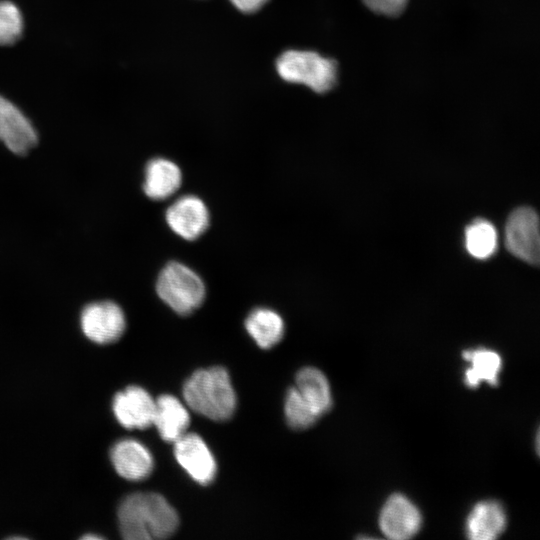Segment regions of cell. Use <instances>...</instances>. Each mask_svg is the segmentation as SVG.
<instances>
[{"label":"cell","instance_id":"obj_1","mask_svg":"<svg viewBox=\"0 0 540 540\" xmlns=\"http://www.w3.org/2000/svg\"><path fill=\"white\" fill-rule=\"evenodd\" d=\"M118 520L121 535L127 540L168 538L179 525L175 509L156 493H135L125 498Z\"/></svg>","mask_w":540,"mask_h":540},{"label":"cell","instance_id":"obj_2","mask_svg":"<svg viewBox=\"0 0 540 540\" xmlns=\"http://www.w3.org/2000/svg\"><path fill=\"white\" fill-rule=\"evenodd\" d=\"M183 397L190 409L214 421L231 418L237 404L230 376L219 366L195 371L183 385Z\"/></svg>","mask_w":540,"mask_h":540},{"label":"cell","instance_id":"obj_3","mask_svg":"<svg viewBox=\"0 0 540 540\" xmlns=\"http://www.w3.org/2000/svg\"><path fill=\"white\" fill-rule=\"evenodd\" d=\"M276 71L289 83L302 84L316 93L331 90L337 80V64L314 51L290 49L276 60Z\"/></svg>","mask_w":540,"mask_h":540},{"label":"cell","instance_id":"obj_4","mask_svg":"<svg viewBox=\"0 0 540 540\" xmlns=\"http://www.w3.org/2000/svg\"><path fill=\"white\" fill-rule=\"evenodd\" d=\"M156 290L163 302L180 315L196 310L205 298V285L188 266L170 262L160 272Z\"/></svg>","mask_w":540,"mask_h":540},{"label":"cell","instance_id":"obj_5","mask_svg":"<svg viewBox=\"0 0 540 540\" xmlns=\"http://www.w3.org/2000/svg\"><path fill=\"white\" fill-rule=\"evenodd\" d=\"M505 244L517 258L529 264L539 262V222L533 209L520 207L510 214L505 228Z\"/></svg>","mask_w":540,"mask_h":540},{"label":"cell","instance_id":"obj_6","mask_svg":"<svg viewBox=\"0 0 540 540\" xmlns=\"http://www.w3.org/2000/svg\"><path fill=\"white\" fill-rule=\"evenodd\" d=\"M125 326L122 309L111 301L92 303L81 314L83 333L98 344L117 341L124 333Z\"/></svg>","mask_w":540,"mask_h":540},{"label":"cell","instance_id":"obj_7","mask_svg":"<svg viewBox=\"0 0 540 540\" xmlns=\"http://www.w3.org/2000/svg\"><path fill=\"white\" fill-rule=\"evenodd\" d=\"M174 443L178 463L196 482L207 485L216 475V462L204 440L195 433H185Z\"/></svg>","mask_w":540,"mask_h":540},{"label":"cell","instance_id":"obj_8","mask_svg":"<svg viewBox=\"0 0 540 540\" xmlns=\"http://www.w3.org/2000/svg\"><path fill=\"white\" fill-rule=\"evenodd\" d=\"M166 222L171 230L186 240L200 237L209 226V211L205 203L194 195H185L168 207Z\"/></svg>","mask_w":540,"mask_h":540},{"label":"cell","instance_id":"obj_9","mask_svg":"<svg viewBox=\"0 0 540 540\" xmlns=\"http://www.w3.org/2000/svg\"><path fill=\"white\" fill-rule=\"evenodd\" d=\"M421 522L417 507L401 494H393L386 501L379 518L382 532L394 540L411 538L420 529Z\"/></svg>","mask_w":540,"mask_h":540},{"label":"cell","instance_id":"obj_10","mask_svg":"<svg viewBox=\"0 0 540 540\" xmlns=\"http://www.w3.org/2000/svg\"><path fill=\"white\" fill-rule=\"evenodd\" d=\"M113 412L127 429H145L153 424L155 400L142 387L129 386L115 395Z\"/></svg>","mask_w":540,"mask_h":540},{"label":"cell","instance_id":"obj_11","mask_svg":"<svg viewBox=\"0 0 540 540\" xmlns=\"http://www.w3.org/2000/svg\"><path fill=\"white\" fill-rule=\"evenodd\" d=\"M37 140V133L25 115L0 96V141L12 152L25 154Z\"/></svg>","mask_w":540,"mask_h":540},{"label":"cell","instance_id":"obj_12","mask_svg":"<svg viewBox=\"0 0 540 540\" xmlns=\"http://www.w3.org/2000/svg\"><path fill=\"white\" fill-rule=\"evenodd\" d=\"M111 461L117 473L130 481L147 478L154 467L153 457L140 442L125 439L111 449Z\"/></svg>","mask_w":540,"mask_h":540},{"label":"cell","instance_id":"obj_13","mask_svg":"<svg viewBox=\"0 0 540 540\" xmlns=\"http://www.w3.org/2000/svg\"><path fill=\"white\" fill-rule=\"evenodd\" d=\"M190 415L183 403L173 395H161L155 400L153 424L161 438L175 442L186 433Z\"/></svg>","mask_w":540,"mask_h":540},{"label":"cell","instance_id":"obj_14","mask_svg":"<svg viewBox=\"0 0 540 540\" xmlns=\"http://www.w3.org/2000/svg\"><path fill=\"white\" fill-rule=\"evenodd\" d=\"M506 527L503 507L496 501L479 502L467 517L466 533L472 540H492Z\"/></svg>","mask_w":540,"mask_h":540},{"label":"cell","instance_id":"obj_15","mask_svg":"<svg viewBox=\"0 0 540 540\" xmlns=\"http://www.w3.org/2000/svg\"><path fill=\"white\" fill-rule=\"evenodd\" d=\"M181 182V170L174 162L155 158L146 166L143 190L149 198L163 200L172 196Z\"/></svg>","mask_w":540,"mask_h":540},{"label":"cell","instance_id":"obj_16","mask_svg":"<svg viewBox=\"0 0 540 540\" xmlns=\"http://www.w3.org/2000/svg\"><path fill=\"white\" fill-rule=\"evenodd\" d=\"M294 387L319 417L330 409L332 405L330 386L320 370L313 367L301 369L296 375Z\"/></svg>","mask_w":540,"mask_h":540},{"label":"cell","instance_id":"obj_17","mask_svg":"<svg viewBox=\"0 0 540 540\" xmlns=\"http://www.w3.org/2000/svg\"><path fill=\"white\" fill-rule=\"evenodd\" d=\"M245 327L257 345L263 349L273 347L284 335L283 319L269 308L252 310L245 320Z\"/></svg>","mask_w":540,"mask_h":540},{"label":"cell","instance_id":"obj_18","mask_svg":"<svg viewBox=\"0 0 540 540\" xmlns=\"http://www.w3.org/2000/svg\"><path fill=\"white\" fill-rule=\"evenodd\" d=\"M463 358L470 363L465 371V383L469 387H477L481 382L491 385L498 383L501 370V357L495 351L478 348L463 352Z\"/></svg>","mask_w":540,"mask_h":540},{"label":"cell","instance_id":"obj_19","mask_svg":"<svg viewBox=\"0 0 540 540\" xmlns=\"http://www.w3.org/2000/svg\"><path fill=\"white\" fill-rule=\"evenodd\" d=\"M497 234L494 226L485 219H476L465 231L467 251L475 258L485 259L496 248Z\"/></svg>","mask_w":540,"mask_h":540},{"label":"cell","instance_id":"obj_20","mask_svg":"<svg viewBox=\"0 0 540 540\" xmlns=\"http://www.w3.org/2000/svg\"><path fill=\"white\" fill-rule=\"evenodd\" d=\"M284 410L287 423L294 429H306L319 418L295 387L290 388L286 394Z\"/></svg>","mask_w":540,"mask_h":540},{"label":"cell","instance_id":"obj_21","mask_svg":"<svg viewBox=\"0 0 540 540\" xmlns=\"http://www.w3.org/2000/svg\"><path fill=\"white\" fill-rule=\"evenodd\" d=\"M23 31V19L18 7L9 1L0 2V46L12 45Z\"/></svg>","mask_w":540,"mask_h":540},{"label":"cell","instance_id":"obj_22","mask_svg":"<svg viewBox=\"0 0 540 540\" xmlns=\"http://www.w3.org/2000/svg\"><path fill=\"white\" fill-rule=\"evenodd\" d=\"M363 2L375 13L395 17L404 11L408 0H363Z\"/></svg>","mask_w":540,"mask_h":540},{"label":"cell","instance_id":"obj_23","mask_svg":"<svg viewBox=\"0 0 540 540\" xmlns=\"http://www.w3.org/2000/svg\"><path fill=\"white\" fill-rule=\"evenodd\" d=\"M231 4L243 13H254L260 10L269 0H229Z\"/></svg>","mask_w":540,"mask_h":540}]
</instances>
